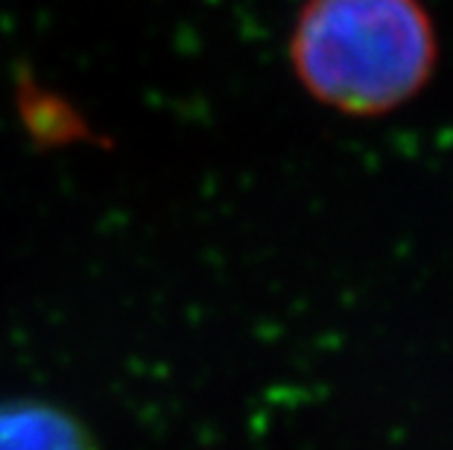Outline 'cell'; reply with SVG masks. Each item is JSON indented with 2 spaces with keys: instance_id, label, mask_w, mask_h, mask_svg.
Returning a JSON list of instances; mask_svg holds the SVG:
<instances>
[{
  "instance_id": "7a4b0ae2",
  "label": "cell",
  "mask_w": 453,
  "mask_h": 450,
  "mask_svg": "<svg viewBox=\"0 0 453 450\" xmlns=\"http://www.w3.org/2000/svg\"><path fill=\"white\" fill-rule=\"evenodd\" d=\"M0 450H100L82 418L50 400H0Z\"/></svg>"
},
{
  "instance_id": "6da1fadb",
  "label": "cell",
  "mask_w": 453,
  "mask_h": 450,
  "mask_svg": "<svg viewBox=\"0 0 453 450\" xmlns=\"http://www.w3.org/2000/svg\"><path fill=\"white\" fill-rule=\"evenodd\" d=\"M290 59L313 100L351 118H378L430 82L439 38L421 0H307Z\"/></svg>"
}]
</instances>
